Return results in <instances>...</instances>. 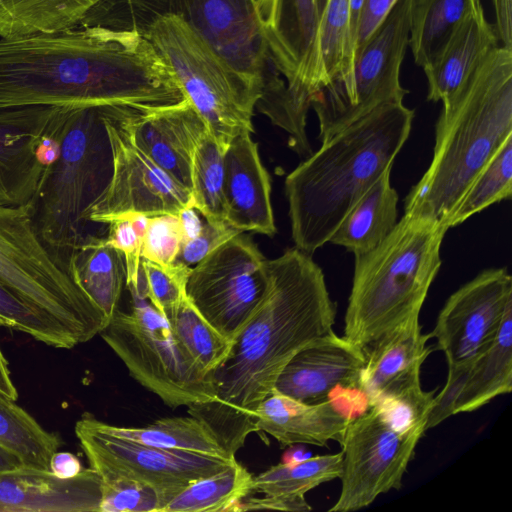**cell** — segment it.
<instances>
[{
	"label": "cell",
	"instance_id": "cell-15",
	"mask_svg": "<svg viewBox=\"0 0 512 512\" xmlns=\"http://www.w3.org/2000/svg\"><path fill=\"white\" fill-rule=\"evenodd\" d=\"M512 308V277L505 267L481 271L452 293L441 308L434 329L448 365L475 357L495 337Z\"/></svg>",
	"mask_w": 512,
	"mask_h": 512
},
{
	"label": "cell",
	"instance_id": "cell-43",
	"mask_svg": "<svg viewBox=\"0 0 512 512\" xmlns=\"http://www.w3.org/2000/svg\"><path fill=\"white\" fill-rule=\"evenodd\" d=\"M239 233L242 232L233 228L227 222L205 221L201 232L192 240L181 245L175 263L191 267Z\"/></svg>",
	"mask_w": 512,
	"mask_h": 512
},
{
	"label": "cell",
	"instance_id": "cell-1",
	"mask_svg": "<svg viewBox=\"0 0 512 512\" xmlns=\"http://www.w3.org/2000/svg\"><path fill=\"white\" fill-rule=\"evenodd\" d=\"M185 99L141 33L77 26L0 38V109L128 105L140 109Z\"/></svg>",
	"mask_w": 512,
	"mask_h": 512
},
{
	"label": "cell",
	"instance_id": "cell-12",
	"mask_svg": "<svg viewBox=\"0 0 512 512\" xmlns=\"http://www.w3.org/2000/svg\"><path fill=\"white\" fill-rule=\"evenodd\" d=\"M266 260L239 233L191 268L186 295L201 315L233 342L264 297Z\"/></svg>",
	"mask_w": 512,
	"mask_h": 512
},
{
	"label": "cell",
	"instance_id": "cell-10",
	"mask_svg": "<svg viewBox=\"0 0 512 512\" xmlns=\"http://www.w3.org/2000/svg\"><path fill=\"white\" fill-rule=\"evenodd\" d=\"M130 295V312L117 309L99 334L131 377L173 409L213 401L211 377L185 356L167 320L147 300Z\"/></svg>",
	"mask_w": 512,
	"mask_h": 512
},
{
	"label": "cell",
	"instance_id": "cell-44",
	"mask_svg": "<svg viewBox=\"0 0 512 512\" xmlns=\"http://www.w3.org/2000/svg\"><path fill=\"white\" fill-rule=\"evenodd\" d=\"M473 358L448 365L446 383L442 390L434 396L426 422V430L455 415V407L467 380Z\"/></svg>",
	"mask_w": 512,
	"mask_h": 512
},
{
	"label": "cell",
	"instance_id": "cell-41",
	"mask_svg": "<svg viewBox=\"0 0 512 512\" xmlns=\"http://www.w3.org/2000/svg\"><path fill=\"white\" fill-rule=\"evenodd\" d=\"M182 245L177 215L165 214L149 217L144 235L141 258L163 268L175 262Z\"/></svg>",
	"mask_w": 512,
	"mask_h": 512
},
{
	"label": "cell",
	"instance_id": "cell-42",
	"mask_svg": "<svg viewBox=\"0 0 512 512\" xmlns=\"http://www.w3.org/2000/svg\"><path fill=\"white\" fill-rule=\"evenodd\" d=\"M106 237H100L103 244L119 250L126 264V287L135 288L141 265L143 239L134 230L126 216L118 217L107 224Z\"/></svg>",
	"mask_w": 512,
	"mask_h": 512
},
{
	"label": "cell",
	"instance_id": "cell-3",
	"mask_svg": "<svg viewBox=\"0 0 512 512\" xmlns=\"http://www.w3.org/2000/svg\"><path fill=\"white\" fill-rule=\"evenodd\" d=\"M414 110L382 105L328 139L284 183L295 247L312 255L389 168L407 141Z\"/></svg>",
	"mask_w": 512,
	"mask_h": 512
},
{
	"label": "cell",
	"instance_id": "cell-35",
	"mask_svg": "<svg viewBox=\"0 0 512 512\" xmlns=\"http://www.w3.org/2000/svg\"><path fill=\"white\" fill-rule=\"evenodd\" d=\"M342 452L286 461L253 477L252 493L271 497H304L317 486L340 478Z\"/></svg>",
	"mask_w": 512,
	"mask_h": 512
},
{
	"label": "cell",
	"instance_id": "cell-50",
	"mask_svg": "<svg viewBox=\"0 0 512 512\" xmlns=\"http://www.w3.org/2000/svg\"><path fill=\"white\" fill-rule=\"evenodd\" d=\"M0 327H6V323L0 318ZM0 391L13 400L18 399V392L11 379L8 362L0 348Z\"/></svg>",
	"mask_w": 512,
	"mask_h": 512
},
{
	"label": "cell",
	"instance_id": "cell-23",
	"mask_svg": "<svg viewBox=\"0 0 512 512\" xmlns=\"http://www.w3.org/2000/svg\"><path fill=\"white\" fill-rule=\"evenodd\" d=\"M101 496L92 468L68 479L24 465L0 472V512H100Z\"/></svg>",
	"mask_w": 512,
	"mask_h": 512
},
{
	"label": "cell",
	"instance_id": "cell-26",
	"mask_svg": "<svg viewBox=\"0 0 512 512\" xmlns=\"http://www.w3.org/2000/svg\"><path fill=\"white\" fill-rule=\"evenodd\" d=\"M387 169L341 221L329 242L355 255L377 247L396 226L398 194Z\"/></svg>",
	"mask_w": 512,
	"mask_h": 512
},
{
	"label": "cell",
	"instance_id": "cell-33",
	"mask_svg": "<svg viewBox=\"0 0 512 512\" xmlns=\"http://www.w3.org/2000/svg\"><path fill=\"white\" fill-rule=\"evenodd\" d=\"M253 476L237 460L224 469L186 485L163 512L233 511L251 494Z\"/></svg>",
	"mask_w": 512,
	"mask_h": 512
},
{
	"label": "cell",
	"instance_id": "cell-19",
	"mask_svg": "<svg viewBox=\"0 0 512 512\" xmlns=\"http://www.w3.org/2000/svg\"><path fill=\"white\" fill-rule=\"evenodd\" d=\"M430 334L422 333L419 316L410 319L364 349L365 365L358 390L367 405L383 400L432 407L434 391L420 383V370L433 351Z\"/></svg>",
	"mask_w": 512,
	"mask_h": 512
},
{
	"label": "cell",
	"instance_id": "cell-38",
	"mask_svg": "<svg viewBox=\"0 0 512 512\" xmlns=\"http://www.w3.org/2000/svg\"><path fill=\"white\" fill-rule=\"evenodd\" d=\"M97 473L102 481L100 512H163L179 493L113 472Z\"/></svg>",
	"mask_w": 512,
	"mask_h": 512
},
{
	"label": "cell",
	"instance_id": "cell-36",
	"mask_svg": "<svg viewBox=\"0 0 512 512\" xmlns=\"http://www.w3.org/2000/svg\"><path fill=\"white\" fill-rule=\"evenodd\" d=\"M512 195V136L496 151L471 182L453 214L448 228L457 226L492 204Z\"/></svg>",
	"mask_w": 512,
	"mask_h": 512
},
{
	"label": "cell",
	"instance_id": "cell-32",
	"mask_svg": "<svg viewBox=\"0 0 512 512\" xmlns=\"http://www.w3.org/2000/svg\"><path fill=\"white\" fill-rule=\"evenodd\" d=\"M165 319L185 356L200 373L211 377L225 360L232 342L201 315L187 295Z\"/></svg>",
	"mask_w": 512,
	"mask_h": 512
},
{
	"label": "cell",
	"instance_id": "cell-52",
	"mask_svg": "<svg viewBox=\"0 0 512 512\" xmlns=\"http://www.w3.org/2000/svg\"><path fill=\"white\" fill-rule=\"evenodd\" d=\"M326 0H319V3H320V10L322 11L323 9V6L325 4Z\"/></svg>",
	"mask_w": 512,
	"mask_h": 512
},
{
	"label": "cell",
	"instance_id": "cell-21",
	"mask_svg": "<svg viewBox=\"0 0 512 512\" xmlns=\"http://www.w3.org/2000/svg\"><path fill=\"white\" fill-rule=\"evenodd\" d=\"M365 361L364 349L332 330L289 360L273 391L305 403L327 401L337 389H358Z\"/></svg>",
	"mask_w": 512,
	"mask_h": 512
},
{
	"label": "cell",
	"instance_id": "cell-28",
	"mask_svg": "<svg viewBox=\"0 0 512 512\" xmlns=\"http://www.w3.org/2000/svg\"><path fill=\"white\" fill-rule=\"evenodd\" d=\"M512 390V308L493 340L472 360L455 414L478 410Z\"/></svg>",
	"mask_w": 512,
	"mask_h": 512
},
{
	"label": "cell",
	"instance_id": "cell-39",
	"mask_svg": "<svg viewBox=\"0 0 512 512\" xmlns=\"http://www.w3.org/2000/svg\"><path fill=\"white\" fill-rule=\"evenodd\" d=\"M0 318L6 327L29 334L47 345L69 349L76 339L54 318L15 294L0 282Z\"/></svg>",
	"mask_w": 512,
	"mask_h": 512
},
{
	"label": "cell",
	"instance_id": "cell-2",
	"mask_svg": "<svg viewBox=\"0 0 512 512\" xmlns=\"http://www.w3.org/2000/svg\"><path fill=\"white\" fill-rule=\"evenodd\" d=\"M263 299L211 374L215 398L188 406L229 456L257 432L256 411L272 393L278 375L304 346L333 329L337 304L322 269L296 247L266 260Z\"/></svg>",
	"mask_w": 512,
	"mask_h": 512
},
{
	"label": "cell",
	"instance_id": "cell-29",
	"mask_svg": "<svg viewBox=\"0 0 512 512\" xmlns=\"http://www.w3.org/2000/svg\"><path fill=\"white\" fill-rule=\"evenodd\" d=\"M103 0H0V38L80 26Z\"/></svg>",
	"mask_w": 512,
	"mask_h": 512
},
{
	"label": "cell",
	"instance_id": "cell-8",
	"mask_svg": "<svg viewBox=\"0 0 512 512\" xmlns=\"http://www.w3.org/2000/svg\"><path fill=\"white\" fill-rule=\"evenodd\" d=\"M35 202L0 205V282L60 323L78 344L100 333L108 319L42 242Z\"/></svg>",
	"mask_w": 512,
	"mask_h": 512
},
{
	"label": "cell",
	"instance_id": "cell-46",
	"mask_svg": "<svg viewBox=\"0 0 512 512\" xmlns=\"http://www.w3.org/2000/svg\"><path fill=\"white\" fill-rule=\"evenodd\" d=\"M311 506L306 501L305 497H271L263 496L245 497L240 500L233 508V511H249V510H280V511H294V512H308L311 511Z\"/></svg>",
	"mask_w": 512,
	"mask_h": 512
},
{
	"label": "cell",
	"instance_id": "cell-7",
	"mask_svg": "<svg viewBox=\"0 0 512 512\" xmlns=\"http://www.w3.org/2000/svg\"><path fill=\"white\" fill-rule=\"evenodd\" d=\"M104 105L68 109L59 154L46 168L35 199L37 233L65 265L89 235L87 212L112 176L113 157L103 120Z\"/></svg>",
	"mask_w": 512,
	"mask_h": 512
},
{
	"label": "cell",
	"instance_id": "cell-27",
	"mask_svg": "<svg viewBox=\"0 0 512 512\" xmlns=\"http://www.w3.org/2000/svg\"><path fill=\"white\" fill-rule=\"evenodd\" d=\"M66 265L77 285L109 320L117 311L126 286L123 254L103 244L100 237L88 235Z\"/></svg>",
	"mask_w": 512,
	"mask_h": 512
},
{
	"label": "cell",
	"instance_id": "cell-11",
	"mask_svg": "<svg viewBox=\"0 0 512 512\" xmlns=\"http://www.w3.org/2000/svg\"><path fill=\"white\" fill-rule=\"evenodd\" d=\"M425 427L398 425L373 404L349 421L340 440L341 491L330 512L363 509L391 490H400Z\"/></svg>",
	"mask_w": 512,
	"mask_h": 512
},
{
	"label": "cell",
	"instance_id": "cell-34",
	"mask_svg": "<svg viewBox=\"0 0 512 512\" xmlns=\"http://www.w3.org/2000/svg\"><path fill=\"white\" fill-rule=\"evenodd\" d=\"M0 445L18 456L24 466L50 471L51 456L62 441L0 391Z\"/></svg>",
	"mask_w": 512,
	"mask_h": 512
},
{
	"label": "cell",
	"instance_id": "cell-48",
	"mask_svg": "<svg viewBox=\"0 0 512 512\" xmlns=\"http://www.w3.org/2000/svg\"><path fill=\"white\" fill-rule=\"evenodd\" d=\"M83 469L79 458L71 452L56 451L51 456L49 470L61 479L73 478Z\"/></svg>",
	"mask_w": 512,
	"mask_h": 512
},
{
	"label": "cell",
	"instance_id": "cell-6",
	"mask_svg": "<svg viewBox=\"0 0 512 512\" xmlns=\"http://www.w3.org/2000/svg\"><path fill=\"white\" fill-rule=\"evenodd\" d=\"M168 16L182 20L230 71L259 90L262 97L285 87L269 55L256 0H103L80 25L142 34L150 23Z\"/></svg>",
	"mask_w": 512,
	"mask_h": 512
},
{
	"label": "cell",
	"instance_id": "cell-20",
	"mask_svg": "<svg viewBox=\"0 0 512 512\" xmlns=\"http://www.w3.org/2000/svg\"><path fill=\"white\" fill-rule=\"evenodd\" d=\"M123 124L137 147L191 191L194 154L208 127L186 98L156 108L126 106Z\"/></svg>",
	"mask_w": 512,
	"mask_h": 512
},
{
	"label": "cell",
	"instance_id": "cell-22",
	"mask_svg": "<svg viewBox=\"0 0 512 512\" xmlns=\"http://www.w3.org/2000/svg\"><path fill=\"white\" fill-rule=\"evenodd\" d=\"M225 221L240 232L274 236L271 178L251 133L236 135L224 154Z\"/></svg>",
	"mask_w": 512,
	"mask_h": 512
},
{
	"label": "cell",
	"instance_id": "cell-31",
	"mask_svg": "<svg viewBox=\"0 0 512 512\" xmlns=\"http://www.w3.org/2000/svg\"><path fill=\"white\" fill-rule=\"evenodd\" d=\"M481 0H414L409 47L416 65L425 67L477 8Z\"/></svg>",
	"mask_w": 512,
	"mask_h": 512
},
{
	"label": "cell",
	"instance_id": "cell-51",
	"mask_svg": "<svg viewBox=\"0 0 512 512\" xmlns=\"http://www.w3.org/2000/svg\"><path fill=\"white\" fill-rule=\"evenodd\" d=\"M20 466H23V463L19 457L0 445V472Z\"/></svg>",
	"mask_w": 512,
	"mask_h": 512
},
{
	"label": "cell",
	"instance_id": "cell-47",
	"mask_svg": "<svg viewBox=\"0 0 512 512\" xmlns=\"http://www.w3.org/2000/svg\"><path fill=\"white\" fill-rule=\"evenodd\" d=\"M495 31L501 46L512 49V0H493Z\"/></svg>",
	"mask_w": 512,
	"mask_h": 512
},
{
	"label": "cell",
	"instance_id": "cell-18",
	"mask_svg": "<svg viewBox=\"0 0 512 512\" xmlns=\"http://www.w3.org/2000/svg\"><path fill=\"white\" fill-rule=\"evenodd\" d=\"M71 106H25L0 109V205L35 202L48 165L47 139L62 127Z\"/></svg>",
	"mask_w": 512,
	"mask_h": 512
},
{
	"label": "cell",
	"instance_id": "cell-5",
	"mask_svg": "<svg viewBox=\"0 0 512 512\" xmlns=\"http://www.w3.org/2000/svg\"><path fill=\"white\" fill-rule=\"evenodd\" d=\"M447 231L434 219L404 213L383 242L355 255L345 338L366 349L420 315L441 266Z\"/></svg>",
	"mask_w": 512,
	"mask_h": 512
},
{
	"label": "cell",
	"instance_id": "cell-40",
	"mask_svg": "<svg viewBox=\"0 0 512 512\" xmlns=\"http://www.w3.org/2000/svg\"><path fill=\"white\" fill-rule=\"evenodd\" d=\"M192 267L173 263L163 268L141 258V265L135 288L130 294L147 300L164 318L186 296V283Z\"/></svg>",
	"mask_w": 512,
	"mask_h": 512
},
{
	"label": "cell",
	"instance_id": "cell-16",
	"mask_svg": "<svg viewBox=\"0 0 512 512\" xmlns=\"http://www.w3.org/2000/svg\"><path fill=\"white\" fill-rule=\"evenodd\" d=\"M270 58L304 115L319 91V0H256Z\"/></svg>",
	"mask_w": 512,
	"mask_h": 512
},
{
	"label": "cell",
	"instance_id": "cell-17",
	"mask_svg": "<svg viewBox=\"0 0 512 512\" xmlns=\"http://www.w3.org/2000/svg\"><path fill=\"white\" fill-rule=\"evenodd\" d=\"M413 2L397 0L355 54L352 95L337 132L382 105L403 102L408 90L400 83V69L409 47Z\"/></svg>",
	"mask_w": 512,
	"mask_h": 512
},
{
	"label": "cell",
	"instance_id": "cell-45",
	"mask_svg": "<svg viewBox=\"0 0 512 512\" xmlns=\"http://www.w3.org/2000/svg\"><path fill=\"white\" fill-rule=\"evenodd\" d=\"M396 2L397 0H364L356 31L355 54L384 20Z\"/></svg>",
	"mask_w": 512,
	"mask_h": 512
},
{
	"label": "cell",
	"instance_id": "cell-9",
	"mask_svg": "<svg viewBox=\"0 0 512 512\" xmlns=\"http://www.w3.org/2000/svg\"><path fill=\"white\" fill-rule=\"evenodd\" d=\"M142 34L224 152L236 135L254 132L252 118L262 93L230 71L182 20L158 18Z\"/></svg>",
	"mask_w": 512,
	"mask_h": 512
},
{
	"label": "cell",
	"instance_id": "cell-13",
	"mask_svg": "<svg viewBox=\"0 0 512 512\" xmlns=\"http://www.w3.org/2000/svg\"><path fill=\"white\" fill-rule=\"evenodd\" d=\"M126 106L104 105L113 171L108 186L87 212V220L92 223L107 225L128 213L178 215L182 209L194 207L191 191L133 143L123 124Z\"/></svg>",
	"mask_w": 512,
	"mask_h": 512
},
{
	"label": "cell",
	"instance_id": "cell-4",
	"mask_svg": "<svg viewBox=\"0 0 512 512\" xmlns=\"http://www.w3.org/2000/svg\"><path fill=\"white\" fill-rule=\"evenodd\" d=\"M512 136V49L497 46L435 125L432 161L404 201V213L448 228L463 194ZM449 229V228H448Z\"/></svg>",
	"mask_w": 512,
	"mask_h": 512
},
{
	"label": "cell",
	"instance_id": "cell-14",
	"mask_svg": "<svg viewBox=\"0 0 512 512\" xmlns=\"http://www.w3.org/2000/svg\"><path fill=\"white\" fill-rule=\"evenodd\" d=\"M75 434L90 468L96 472H113L176 492L236 460V457L170 450L120 438L96 427L90 413H84L76 422Z\"/></svg>",
	"mask_w": 512,
	"mask_h": 512
},
{
	"label": "cell",
	"instance_id": "cell-24",
	"mask_svg": "<svg viewBox=\"0 0 512 512\" xmlns=\"http://www.w3.org/2000/svg\"><path fill=\"white\" fill-rule=\"evenodd\" d=\"M351 418L333 399L305 403L272 391L257 408L256 426L257 432L269 434L282 447L326 446L330 440L340 442Z\"/></svg>",
	"mask_w": 512,
	"mask_h": 512
},
{
	"label": "cell",
	"instance_id": "cell-37",
	"mask_svg": "<svg viewBox=\"0 0 512 512\" xmlns=\"http://www.w3.org/2000/svg\"><path fill=\"white\" fill-rule=\"evenodd\" d=\"M224 154L209 130L199 142L192 164L194 208L209 222H226L223 197Z\"/></svg>",
	"mask_w": 512,
	"mask_h": 512
},
{
	"label": "cell",
	"instance_id": "cell-30",
	"mask_svg": "<svg viewBox=\"0 0 512 512\" xmlns=\"http://www.w3.org/2000/svg\"><path fill=\"white\" fill-rule=\"evenodd\" d=\"M100 430L111 435L158 448L229 456L209 427L194 416L163 417L145 427L105 423L93 415Z\"/></svg>",
	"mask_w": 512,
	"mask_h": 512
},
{
	"label": "cell",
	"instance_id": "cell-25",
	"mask_svg": "<svg viewBox=\"0 0 512 512\" xmlns=\"http://www.w3.org/2000/svg\"><path fill=\"white\" fill-rule=\"evenodd\" d=\"M499 40L486 19L483 7L477 8L456 29L438 55L423 70L428 81L429 101L452 102Z\"/></svg>",
	"mask_w": 512,
	"mask_h": 512
},
{
	"label": "cell",
	"instance_id": "cell-49",
	"mask_svg": "<svg viewBox=\"0 0 512 512\" xmlns=\"http://www.w3.org/2000/svg\"><path fill=\"white\" fill-rule=\"evenodd\" d=\"M177 217L182 235V244L192 240L201 232L203 223L199 217V211L193 206L182 209Z\"/></svg>",
	"mask_w": 512,
	"mask_h": 512
}]
</instances>
